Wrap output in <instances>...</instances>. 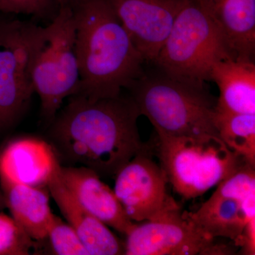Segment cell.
I'll return each instance as SVG.
<instances>
[{
    "instance_id": "1",
    "label": "cell",
    "mask_w": 255,
    "mask_h": 255,
    "mask_svg": "<svg viewBox=\"0 0 255 255\" xmlns=\"http://www.w3.org/2000/svg\"><path fill=\"white\" fill-rule=\"evenodd\" d=\"M135 101L122 95L91 100L80 95L50 123V143L60 161L88 167L101 177H115L119 170L142 150Z\"/></svg>"
},
{
    "instance_id": "2",
    "label": "cell",
    "mask_w": 255,
    "mask_h": 255,
    "mask_svg": "<svg viewBox=\"0 0 255 255\" xmlns=\"http://www.w3.org/2000/svg\"><path fill=\"white\" fill-rule=\"evenodd\" d=\"M72 8L80 71L77 95L91 100L118 97L143 77L145 60L107 0H78Z\"/></svg>"
},
{
    "instance_id": "3",
    "label": "cell",
    "mask_w": 255,
    "mask_h": 255,
    "mask_svg": "<svg viewBox=\"0 0 255 255\" xmlns=\"http://www.w3.org/2000/svg\"><path fill=\"white\" fill-rule=\"evenodd\" d=\"M229 57L227 40L205 0H182L155 63L169 78L203 90L214 64Z\"/></svg>"
},
{
    "instance_id": "4",
    "label": "cell",
    "mask_w": 255,
    "mask_h": 255,
    "mask_svg": "<svg viewBox=\"0 0 255 255\" xmlns=\"http://www.w3.org/2000/svg\"><path fill=\"white\" fill-rule=\"evenodd\" d=\"M76 26L73 8H58L46 26L30 23V68L41 115L51 123L64 100L77 95L80 71L75 50Z\"/></svg>"
},
{
    "instance_id": "5",
    "label": "cell",
    "mask_w": 255,
    "mask_h": 255,
    "mask_svg": "<svg viewBox=\"0 0 255 255\" xmlns=\"http://www.w3.org/2000/svg\"><path fill=\"white\" fill-rule=\"evenodd\" d=\"M156 132L160 166L174 191L186 200L202 196L246 162L215 135Z\"/></svg>"
},
{
    "instance_id": "6",
    "label": "cell",
    "mask_w": 255,
    "mask_h": 255,
    "mask_svg": "<svg viewBox=\"0 0 255 255\" xmlns=\"http://www.w3.org/2000/svg\"><path fill=\"white\" fill-rule=\"evenodd\" d=\"M131 88L140 114L149 119L156 132L172 136L207 134L219 137L215 125L216 105L203 90L166 75L143 76Z\"/></svg>"
},
{
    "instance_id": "7",
    "label": "cell",
    "mask_w": 255,
    "mask_h": 255,
    "mask_svg": "<svg viewBox=\"0 0 255 255\" xmlns=\"http://www.w3.org/2000/svg\"><path fill=\"white\" fill-rule=\"evenodd\" d=\"M124 255H229L228 247L196 227L180 209L152 221L135 224L126 235Z\"/></svg>"
},
{
    "instance_id": "8",
    "label": "cell",
    "mask_w": 255,
    "mask_h": 255,
    "mask_svg": "<svg viewBox=\"0 0 255 255\" xmlns=\"http://www.w3.org/2000/svg\"><path fill=\"white\" fill-rule=\"evenodd\" d=\"M149 151L134 156L115 176L113 190L132 222L156 220L179 209L167 194L165 172L151 158Z\"/></svg>"
},
{
    "instance_id": "9",
    "label": "cell",
    "mask_w": 255,
    "mask_h": 255,
    "mask_svg": "<svg viewBox=\"0 0 255 255\" xmlns=\"http://www.w3.org/2000/svg\"><path fill=\"white\" fill-rule=\"evenodd\" d=\"M34 92L30 68L29 23L0 22V132L18 120Z\"/></svg>"
},
{
    "instance_id": "10",
    "label": "cell",
    "mask_w": 255,
    "mask_h": 255,
    "mask_svg": "<svg viewBox=\"0 0 255 255\" xmlns=\"http://www.w3.org/2000/svg\"><path fill=\"white\" fill-rule=\"evenodd\" d=\"M145 62L155 63L182 0H107Z\"/></svg>"
},
{
    "instance_id": "11",
    "label": "cell",
    "mask_w": 255,
    "mask_h": 255,
    "mask_svg": "<svg viewBox=\"0 0 255 255\" xmlns=\"http://www.w3.org/2000/svg\"><path fill=\"white\" fill-rule=\"evenodd\" d=\"M61 166L50 142L36 137L13 139L0 152V179L31 187L47 188Z\"/></svg>"
},
{
    "instance_id": "12",
    "label": "cell",
    "mask_w": 255,
    "mask_h": 255,
    "mask_svg": "<svg viewBox=\"0 0 255 255\" xmlns=\"http://www.w3.org/2000/svg\"><path fill=\"white\" fill-rule=\"evenodd\" d=\"M60 177L83 209L122 234L135 223L127 217L113 189L97 172L84 166H61Z\"/></svg>"
},
{
    "instance_id": "13",
    "label": "cell",
    "mask_w": 255,
    "mask_h": 255,
    "mask_svg": "<svg viewBox=\"0 0 255 255\" xmlns=\"http://www.w3.org/2000/svg\"><path fill=\"white\" fill-rule=\"evenodd\" d=\"M60 173V171L47 188L90 255H124V243L109 226L82 208L64 184Z\"/></svg>"
},
{
    "instance_id": "14",
    "label": "cell",
    "mask_w": 255,
    "mask_h": 255,
    "mask_svg": "<svg viewBox=\"0 0 255 255\" xmlns=\"http://www.w3.org/2000/svg\"><path fill=\"white\" fill-rule=\"evenodd\" d=\"M210 80L216 82L220 96L218 112L255 114V65L254 62L233 57L214 64Z\"/></svg>"
},
{
    "instance_id": "15",
    "label": "cell",
    "mask_w": 255,
    "mask_h": 255,
    "mask_svg": "<svg viewBox=\"0 0 255 255\" xmlns=\"http://www.w3.org/2000/svg\"><path fill=\"white\" fill-rule=\"evenodd\" d=\"M11 217L28 236L36 242L47 237L54 214L50 206L48 188L34 187L0 179Z\"/></svg>"
},
{
    "instance_id": "16",
    "label": "cell",
    "mask_w": 255,
    "mask_h": 255,
    "mask_svg": "<svg viewBox=\"0 0 255 255\" xmlns=\"http://www.w3.org/2000/svg\"><path fill=\"white\" fill-rule=\"evenodd\" d=\"M185 214L208 236L236 242L248 221L255 218V199L241 201L214 193L196 212Z\"/></svg>"
},
{
    "instance_id": "17",
    "label": "cell",
    "mask_w": 255,
    "mask_h": 255,
    "mask_svg": "<svg viewBox=\"0 0 255 255\" xmlns=\"http://www.w3.org/2000/svg\"><path fill=\"white\" fill-rule=\"evenodd\" d=\"M236 59L254 62L255 0H205Z\"/></svg>"
},
{
    "instance_id": "18",
    "label": "cell",
    "mask_w": 255,
    "mask_h": 255,
    "mask_svg": "<svg viewBox=\"0 0 255 255\" xmlns=\"http://www.w3.org/2000/svg\"><path fill=\"white\" fill-rule=\"evenodd\" d=\"M215 125L219 138L238 157L255 166V114L218 112Z\"/></svg>"
},
{
    "instance_id": "19",
    "label": "cell",
    "mask_w": 255,
    "mask_h": 255,
    "mask_svg": "<svg viewBox=\"0 0 255 255\" xmlns=\"http://www.w3.org/2000/svg\"><path fill=\"white\" fill-rule=\"evenodd\" d=\"M46 239L49 241L53 254L90 255L75 230L55 215L53 216Z\"/></svg>"
},
{
    "instance_id": "20",
    "label": "cell",
    "mask_w": 255,
    "mask_h": 255,
    "mask_svg": "<svg viewBox=\"0 0 255 255\" xmlns=\"http://www.w3.org/2000/svg\"><path fill=\"white\" fill-rule=\"evenodd\" d=\"M35 242L11 216L0 213V255H29Z\"/></svg>"
},
{
    "instance_id": "21",
    "label": "cell",
    "mask_w": 255,
    "mask_h": 255,
    "mask_svg": "<svg viewBox=\"0 0 255 255\" xmlns=\"http://www.w3.org/2000/svg\"><path fill=\"white\" fill-rule=\"evenodd\" d=\"M52 7L46 0H0V11L6 13L43 17L49 14Z\"/></svg>"
},
{
    "instance_id": "22",
    "label": "cell",
    "mask_w": 255,
    "mask_h": 255,
    "mask_svg": "<svg viewBox=\"0 0 255 255\" xmlns=\"http://www.w3.org/2000/svg\"><path fill=\"white\" fill-rule=\"evenodd\" d=\"M235 245L241 247L243 255H255V218L248 221Z\"/></svg>"
},
{
    "instance_id": "23",
    "label": "cell",
    "mask_w": 255,
    "mask_h": 255,
    "mask_svg": "<svg viewBox=\"0 0 255 255\" xmlns=\"http://www.w3.org/2000/svg\"><path fill=\"white\" fill-rule=\"evenodd\" d=\"M52 6H58V8L62 6H73L78 2V0H46Z\"/></svg>"
}]
</instances>
